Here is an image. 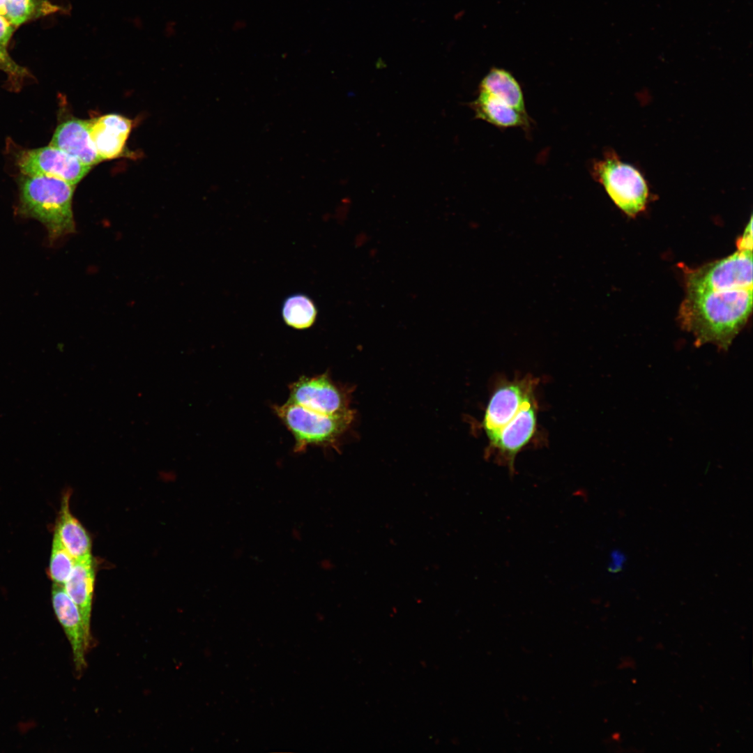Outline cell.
Wrapping results in <instances>:
<instances>
[{
	"label": "cell",
	"instance_id": "7402d4cb",
	"mask_svg": "<svg viewBox=\"0 0 753 753\" xmlns=\"http://www.w3.org/2000/svg\"><path fill=\"white\" fill-rule=\"evenodd\" d=\"M738 250L752 251V218L750 220L743 236L737 241Z\"/></svg>",
	"mask_w": 753,
	"mask_h": 753
},
{
	"label": "cell",
	"instance_id": "7a4b0ae2",
	"mask_svg": "<svg viewBox=\"0 0 753 753\" xmlns=\"http://www.w3.org/2000/svg\"><path fill=\"white\" fill-rule=\"evenodd\" d=\"M75 185L47 176L24 175L19 181L17 211L42 223L51 242L73 233Z\"/></svg>",
	"mask_w": 753,
	"mask_h": 753
},
{
	"label": "cell",
	"instance_id": "8fae6325",
	"mask_svg": "<svg viewBox=\"0 0 753 753\" xmlns=\"http://www.w3.org/2000/svg\"><path fill=\"white\" fill-rule=\"evenodd\" d=\"M132 124L131 120L116 114H108L89 120L91 139L102 160L122 155Z\"/></svg>",
	"mask_w": 753,
	"mask_h": 753
},
{
	"label": "cell",
	"instance_id": "4fadbf2b",
	"mask_svg": "<svg viewBox=\"0 0 753 753\" xmlns=\"http://www.w3.org/2000/svg\"><path fill=\"white\" fill-rule=\"evenodd\" d=\"M96 570L92 554L76 560L73 571L63 585L66 593L77 606L84 628L89 635Z\"/></svg>",
	"mask_w": 753,
	"mask_h": 753
},
{
	"label": "cell",
	"instance_id": "277c9868",
	"mask_svg": "<svg viewBox=\"0 0 753 753\" xmlns=\"http://www.w3.org/2000/svg\"><path fill=\"white\" fill-rule=\"evenodd\" d=\"M273 409L292 434L296 452L310 446L333 445L353 418V415L324 414L289 401Z\"/></svg>",
	"mask_w": 753,
	"mask_h": 753
},
{
	"label": "cell",
	"instance_id": "52a82bcc",
	"mask_svg": "<svg viewBox=\"0 0 753 753\" xmlns=\"http://www.w3.org/2000/svg\"><path fill=\"white\" fill-rule=\"evenodd\" d=\"M289 402L328 415H353L344 393L323 374L303 376L289 386Z\"/></svg>",
	"mask_w": 753,
	"mask_h": 753
},
{
	"label": "cell",
	"instance_id": "ba28073f",
	"mask_svg": "<svg viewBox=\"0 0 753 753\" xmlns=\"http://www.w3.org/2000/svg\"><path fill=\"white\" fill-rule=\"evenodd\" d=\"M532 379H526L499 386L487 404L482 425L491 442L517 413L525 400L533 395Z\"/></svg>",
	"mask_w": 753,
	"mask_h": 753
},
{
	"label": "cell",
	"instance_id": "7c38bea8",
	"mask_svg": "<svg viewBox=\"0 0 753 753\" xmlns=\"http://www.w3.org/2000/svg\"><path fill=\"white\" fill-rule=\"evenodd\" d=\"M50 145L93 167L102 161L97 153L89 132V120L71 118L59 124Z\"/></svg>",
	"mask_w": 753,
	"mask_h": 753
},
{
	"label": "cell",
	"instance_id": "d6986e66",
	"mask_svg": "<svg viewBox=\"0 0 753 753\" xmlns=\"http://www.w3.org/2000/svg\"><path fill=\"white\" fill-rule=\"evenodd\" d=\"M75 562L76 560L67 551L54 533L49 567V575L52 581L57 584L64 585L73 571Z\"/></svg>",
	"mask_w": 753,
	"mask_h": 753
},
{
	"label": "cell",
	"instance_id": "5b68a950",
	"mask_svg": "<svg viewBox=\"0 0 753 753\" xmlns=\"http://www.w3.org/2000/svg\"><path fill=\"white\" fill-rule=\"evenodd\" d=\"M752 251L732 254L685 271L686 292L752 289Z\"/></svg>",
	"mask_w": 753,
	"mask_h": 753
},
{
	"label": "cell",
	"instance_id": "44dd1931",
	"mask_svg": "<svg viewBox=\"0 0 753 753\" xmlns=\"http://www.w3.org/2000/svg\"><path fill=\"white\" fill-rule=\"evenodd\" d=\"M13 31V26L0 15V45L6 47Z\"/></svg>",
	"mask_w": 753,
	"mask_h": 753
},
{
	"label": "cell",
	"instance_id": "ac0fdd59",
	"mask_svg": "<svg viewBox=\"0 0 753 753\" xmlns=\"http://www.w3.org/2000/svg\"><path fill=\"white\" fill-rule=\"evenodd\" d=\"M56 10V6L43 0H6V18L17 26L41 13Z\"/></svg>",
	"mask_w": 753,
	"mask_h": 753
},
{
	"label": "cell",
	"instance_id": "ffe728a7",
	"mask_svg": "<svg viewBox=\"0 0 753 753\" xmlns=\"http://www.w3.org/2000/svg\"><path fill=\"white\" fill-rule=\"evenodd\" d=\"M0 70L6 72L12 80L21 79L26 75L24 68L18 66L9 56L6 47L0 45Z\"/></svg>",
	"mask_w": 753,
	"mask_h": 753
},
{
	"label": "cell",
	"instance_id": "9c48e42d",
	"mask_svg": "<svg viewBox=\"0 0 753 753\" xmlns=\"http://www.w3.org/2000/svg\"><path fill=\"white\" fill-rule=\"evenodd\" d=\"M536 425L537 407L533 395L490 442L491 447L497 450L512 473L516 455L534 436Z\"/></svg>",
	"mask_w": 753,
	"mask_h": 753
},
{
	"label": "cell",
	"instance_id": "9a60e30c",
	"mask_svg": "<svg viewBox=\"0 0 753 753\" xmlns=\"http://www.w3.org/2000/svg\"><path fill=\"white\" fill-rule=\"evenodd\" d=\"M476 116L501 128L522 126L528 123L526 113L519 112L494 97L479 91L471 103Z\"/></svg>",
	"mask_w": 753,
	"mask_h": 753
},
{
	"label": "cell",
	"instance_id": "5bb4252c",
	"mask_svg": "<svg viewBox=\"0 0 753 753\" xmlns=\"http://www.w3.org/2000/svg\"><path fill=\"white\" fill-rule=\"evenodd\" d=\"M70 491L63 495L57 515L54 533L67 551L78 560L91 554V539L79 521L70 510Z\"/></svg>",
	"mask_w": 753,
	"mask_h": 753
},
{
	"label": "cell",
	"instance_id": "3957f363",
	"mask_svg": "<svg viewBox=\"0 0 753 753\" xmlns=\"http://www.w3.org/2000/svg\"><path fill=\"white\" fill-rule=\"evenodd\" d=\"M592 174L625 214L634 217L645 209L649 197L646 181L637 169L621 161L614 151L607 152L593 164Z\"/></svg>",
	"mask_w": 753,
	"mask_h": 753
},
{
	"label": "cell",
	"instance_id": "6da1fadb",
	"mask_svg": "<svg viewBox=\"0 0 753 753\" xmlns=\"http://www.w3.org/2000/svg\"><path fill=\"white\" fill-rule=\"evenodd\" d=\"M752 309V289L689 291L678 319L696 346L712 344L727 350L746 324Z\"/></svg>",
	"mask_w": 753,
	"mask_h": 753
},
{
	"label": "cell",
	"instance_id": "8992f818",
	"mask_svg": "<svg viewBox=\"0 0 753 753\" xmlns=\"http://www.w3.org/2000/svg\"><path fill=\"white\" fill-rule=\"evenodd\" d=\"M17 165L24 175L55 177L75 186L92 167L50 144L21 151Z\"/></svg>",
	"mask_w": 753,
	"mask_h": 753
},
{
	"label": "cell",
	"instance_id": "2e32d148",
	"mask_svg": "<svg viewBox=\"0 0 753 753\" xmlns=\"http://www.w3.org/2000/svg\"><path fill=\"white\" fill-rule=\"evenodd\" d=\"M479 91L486 93L526 113L522 89L514 76L503 68H492L482 79Z\"/></svg>",
	"mask_w": 753,
	"mask_h": 753
},
{
	"label": "cell",
	"instance_id": "30bf717a",
	"mask_svg": "<svg viewBox=\"0 0 753 753\" xmlns=\"http://www.w3.org/2000/svg\"><path fill=\"white\" fill-rule=\"evenodd\" d=\"M52 602L56 616L71 646L76 671L79 672L86 666L85 654L90 646L91 635L86 632L79 610L63 585L53 584Z\"/></svg>",
	"mask_w": 753,
	"mask_h": 753
},
{
	"label": "cell",
	"instance_id": "603a6c76",
	"mask_svg": "<svg viewBox=\"0 0 753 753\" xmlns=\"http://www.w3.org/2000/svg\"><path fill=\"white\" fill-rule=\"evenodd\" d=\"M0 15L6 16V0H0Z\"/></svg>",
	"mask_w": 753,
	"mask_h": 753
},
{
	"label": "cell",
	"instance_id": "e0dca14e",
	"mask_svg": "<svg viewBox=\"0 0 753 753\" xmlns=\"http://www.w3.org/2000/svg\"><path fill=\"white\" fill-rule=\"evenodd\" d=\"M317 308L312 299L302 293L287 296L283 301L281 314L284 323L295 329L311 327L317 317Z\"/></svg>",
	"mask_w": 753,
	"mask_h": 753
}]
</instances>
